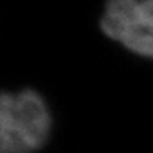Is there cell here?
<instances>
[{"label":"cell","mask_w":153,"mask_h":153,"mask_svg":"<svg viewBox=\"0 0 153 153\" xmlns=\"http://www.w3.org/2000/svg\"><path fill=\"white\" fill-rule=\"evenodd\" d=\"M51 116L34 91L1 94L0 153H34L48 140Z\"/></svg>","instance_id":"cell-1"},{"label":"cell","mask_w":153,"mask_h":153,"mask_svg":"<svg viewBox=\"0 0 153 153\" xmlns=\"http://www.w3.org/2000/svg\"><path fill=\"white\" fill-rule=\"evenodd\" d=\"M101 30L131 52L153 58V0H107Z\"/></svg>","instance_id":"cell-2"}]
</instances>
